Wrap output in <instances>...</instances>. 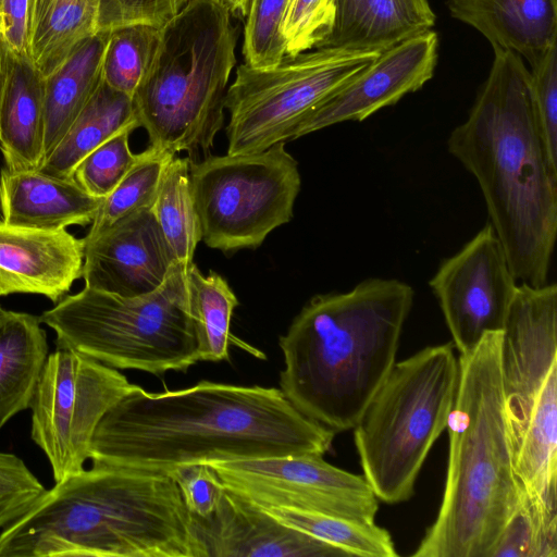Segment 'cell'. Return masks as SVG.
Here are the masks:
<instances>
[{"label": "cell", "mask_w": 557, "mask_h": 557, "mask_svg": "<svg viewBox=\"0 0 557 557\" xmlns=\"http://www.w3.org/2000/svg\"><path fill=\"white\" fill-rule=\"evenodd\" d=\"M334 436L280 388L200 381L151 393L138 385L100 421L89 459L169 473L180 465L324 455Z\"/></svg>", "instance_id": "1"}, {"label": "cell", "mask_w": 557, "mask_h": 557, "mask_svg": "<svg viewBox=\"0 0 557 557\" xmlns=\"http://www.w3.org/2000/svg\"><path fill=\"white\" fill-rule=\"evenodd\" d=\"M486 81L447 148L479 183L510 270L547 283L557 234V173L535 124L531 74L517 53L493 48Z\"/></svg>", "instance_id": "2"}, {"label": "cell", "mask_w": 557, "mask_h": 557, "mask_svg": "<svg viewBox=\"0 0 557 557\" xmlns=\"http://www.w3.org/2000/svg\"><path fill=\"white\" fill-rule=\"evenodd\" d=\"M0 557H201L166 472L95 466L46 490L0 532Z\"/></svg>", "instance_id": "3"}, {"label": "cell", "mask_w": 557, "mask_h": 557, "mask_svg": "<svg viewBox=\"0 0 557 557\" xmlns=\"http://www.w3.org/2000/svg\"><path fill=\"white\" fill-rule=\"evenodd\" d=\"M414 292L371 277L345 293L313 296L280 337V389L335 434L352 430L396 362Z\"/></svg>", "instance_id": "4"}, {"label": "cell", "mask_w": 557, "mask_h": 557, "mask_svg": "<svg viewBox=\"0 0 557 557\" xmlns=\"http://www.w3.org/2000/svg\"><path fill=\"white\" fill-rule=\"evenodd\" d=\"M502 332L459 355L449 412L448 462L441 507L414 557H488L518 508V480L502 389Z\"/></svg>", "instance_id": "5"}, {"label": "cell", "mask_w": 557, "mask_h": 557, "mask_svg": "<svg viewBox=\"0 0 557 557\" xmlns=\"http://www.w3.org/2000/svg\"><path fill=\"white\" fill-rule=\"evenodd\" d=\"M216 0H187L160 27L158 47L133 96L149 147L191 162L208 153L224 124L236 63V29Z\"/></svg>", "instance_id": "6"}, {"label": "cell", "mask_w": 557, "mask_h": 557, "mask_svg": "<svg viewBox=\"0 0 557 557\" xmlns=\"http://www.w3.org/2000/svg\"><path fill=\"white\" fill-rule=\"evenodd\" d=\"M502 389L515 472L557 525V286L518 285L502 331Z\"/></svg>", "instance_id": "7"}, {"label": "cell", "mask_w": 557, "mask_h": 557, "mask_svg": "<svg viewBox=\"0 0 557 557\" xmlns=\"http://www.w3.org/2000/svg\"><path fill=\"white\" fill-rule=\"evenodd\" d=\"M40 320L54 332L57 347L117 370L161 375L199 361L187 265L181 262L152 293L123 297L85 286Z\"/></svg>", "instance_id": "8"}, {"label": "cell", "mask_w": 557, "mask_h": 557, "mask_svg": "<svg viewBox=\"0 0 557 557\" xmlns=\"http://www.w3.org/2000/svg\"><path fill=\"white\" fill-rule=\"evenodd\" d=\"M453 343L395 362L354 428L362 474L379 500H409L426 457L446 430L458 384Z\"/></svg>", "instance_id": "9"}, {"label": "cell", "mask_w": 557, "mask_h": 557, "mask_svg": "<svg viewBox=\"0 0 557 557\" xmlns=\"http://www.w3.org/2000/svg\"><path fill=\"white\" fill-rule=\"evenodd\" d=\"M190 182L201 240L223 252L257 248L288 223L301 186L298 162L284 141L191 162Z\"/></svg>", "instance_id": "10"}, {"label": "cell", "mask_w": 557, "mask_h": 557, "mask_svg": "<svg viewBox=\"0 0 557 557\" xmlns=\"http://www.w3.org/2000/svg\"><path fill=\"white\" fill-rule=\"evenodd\" d=\"M381 52L314 48L285 55L274 67L258 70L245 63L227 88L224 106L227 153L260 152L290 140L301 119L347 83Z\"/></svg>", "instance_id": "11"}, {"label": "cell", "mask_w": 557, "mask_h": 557, "mask_svg": "<svg viewBox=\"0 0 557 557\" xmlns=\"http://www.w3.org/2000/svg\"><path fill=\"white\" fill-rule=\"evenodd\" d=\"M138 385L117 369L72 349L49 354L30 401V437L54 482L82 471L107 412Z\"/></svg>", "instance_id": "12"}, {"label": "cell", "mask_w": 557, "mask_h": 557, "mask_svg": "<svg viewBox=\"0 0 557 557\" xmlns=\"http://www.w3.org/2000/svg\"><path fill=\"white\" fill-rule=\"evenodd\" d=\"M220 480L258 505L290 507L360 522H374L379 498L363 474L320 454L210 463Z\"/></svg>", "instance_id": "13"}, {"label": "cell", "mask_w": 557, "mask_h": 557, "mask_svg": "<svg viewBox=\"0 0 557 557\" xmlns=\"http://www.w3.org/2000/svg\"><path fill=\"white\" fill-rule=\"evenodd\" d=\"M459 355L502 332L517 288L503 245L486 223L429 282Z\"/></svg>", "instance_id": "14"}, {"label": "cell", "mask_w": 557, "mask_h": 557, "mask_svg": "<svg viewBox=\"0 0 557 557\" xmlns=\"http://www.w3.org/2000/svg\"><path fill=\"white\" fill-rule=\"evenodd\" d=\"M437 47V34L430 29L385 49L310 110L295 127L290 139L337 123L362 121L420 89L433 76Z\"/></svg>", "instance_id": "15"}, {"label": "cell", "mask_w": 557, "mask_h": 557, "mask_svg": "<svg viewBox=\"0 0 557 557\" xmlns=\"http://www.w3.org/2000/svg\"><path fill=\"white\" fill-rule=\"evenodd\" d=\"M151 207L132 212L84 243L82 277L86 287L137 297L164 283L178 261Z\"/></svg>", "instance_id": "16"}, {"label": "cell", "mask_w": 557, "mask_h": 557, "mask_svg": "<svg viewBox=\"0 0 557 557\" xmlns=\"http://www.w3.org/2000/svg\"><path fill=\"white\" fill-rule=\"evenodd\" d=\"M193 517L201 557H349L341 548L285 525L224 483L212 515Z\"/></svg>", "instance_id": "17"}, {"label": "cell", "mask_w": 557, "mask_h": 557, "mask_svg": "<svg viewBox=\"0 0 557 557\" xmlns=\"http://www.w3.org/2000/svg\"><path fill=\"white\" fill-rule=\"evenodd\" d=\"M85 244L66 230L0 220V296L34 294L54 304L82 277Z\"/></svg>", "instance_id": "18"}, {"label": "cell", "mask_w": 557, "mask_h": 557, "mask_svg": "<svg viewBox=\"0 0 557 557\" xmlns=\"http://www.w3.org/2000/svg\"><path fill=\"white\" fill-rule=\"evenodd\" d=\"M102 199L87 194L72 177L7 168L0 173V210L8 224L41 230L84 226L92 222Z\"/></svg>", "instance_id": "19"}, {"label": "cell", "mask_w": 557, "mask_h": 557, "mask_svg": "<svg viewBox=\"0 0 557 557\" xmlns=\"http://www.w3.org/2000/svg\"><path fill=\"white\" fill-rule=\"evenodd\" d=\"M450 15L530 64L557 42V0H448Z\"/></svg>", "instance_id": "20"}, {"label": "cell", "mask_w": 557, "mask_h": 557, "mask_svg": "<svg viewBox=\"0 0 557 557\" xmlns=\"http://www.w3.org/2000/svg\"><path fill=\"white\" fill-rule=\"evenodd\" d=\"M435 20L428 0H336L332 32L317 48L382 52Z\"/></svg>", "instance_id": "21"}, {"label": "cell", "mask_w": 557, "mask_h": 557, "mask_svg": "<svg viewBox=\"0 0 557 557\" xmlns=\"http://www.w3.org/2000/svg\"><path fill=\"white\" fill-rule=\"evenodd\" d=\"M44 76L29 57L9 50L0 104V149L11 171L37 170L45 160Z\"/></svg>", "instance_id": "22"}, {"label": "cell", "mask_w": 557, "mask_h": 557, "mask_svg": "<svg viewBox=\"0 0 557 557\" xmlns=\"http://www.w3.org/2000/svg\"><path fill=\"white\" fill-rule=\"evenodd\" d=\"M109 35L110 30L97 32L88 37L64 63L44 77L45 160L101 83L102 61Z\"/></svg>", "instance_id": "23"}, {"label": "cell", "mask_w": 557, "mask_h": 557, "mask_svg": "<svg viewBox=\"0 0 557 557\" xmlns=\"http://www.w3.org/2000/svg\"><path fill=\"white\" fill-rule=\"evenodd\" d=\"M40 317L5 310L0 318V429L29 409L49 355Z\"/></svg>", "instance_id": "24"}, {"label": "cell", "mask_w": 557, "mask_h": 557, "mask_svg": "<svg viewBox=\"0 0 557 557\" xmlns=\"http://www.w3.org/2000/svg\"><path fill=\"white\" fill-rule=\"evenodd\" d=\"M137 127L140 122L133 99L101 81L64 137L37 170L60 178L71 177L76 165L94 149L122 129Z\"/></svg>", "instance_id": "25"}, {"label": "cell", "mask_w": 557, "mask_h": 557, "mask_svg": "<svg viewBox=\"0 0 557 557\" xmlns=\"http://www.w3.org/2000/svg\"><path fill=\"white\" fill-rule=\"evenodd\" d=\"M96 33L92 0H32L28 54L44 77Z\"/></svg>", "instance_id": "26"}, {"label": "cell", "mask_w": 557, "mask_h": 557, "mask_svg": "<svg viewBox=\"0 0 557 557\" xmlns=\"http://www.w3.org/2000/svg\"><path fill=\"white\" fill-rule=\"evenodd\" d=\"M187 278L199 361L228 360L235 294L221 275H203L194 262L187 265Z\"/></svg>", "instance_id": "27"}, {"label": "cell", "mask_w": 557, "mask_h": 557, "mask_svg": "<svg viewBox=\"0 0 557 557\" xmlns=\"http://www.w3.org/2000/svg\"><path fill=\"white\" fill-rule=\"evenodd\" d=\"M190 159L172 157L168 162L152 205L153 214L176 260L183 264L193 262L201 240L191 182Z\"/></svg>", "instance_id": "28"}, {"label": "cell", "mask_w": 557, "mask_h": 557, "mask_svg": "<svg viewBox=\"0 0 557 557\" xmlns=\"http://www.w3.org/2000/svg\"><path fill=\"white\" fill-rule=\"evenodd\" d=\"M258 506L285 525L341 548L349 557L398 555L388 531L375 522H360L283 506Z\"/></svg>", "instance_id": "29"}, {"label": "cell", "mask_w": 557, "mask_h": 557, "mask_svg": "<svg viewBox=\"0 0 557 557\" xmlns=\"http://www.w3.org/2000/svg\"><path fill=\"white\" fill-rule=\"evenodd\" d=\"M138 159L117 186L102 199L84 243L145 207H151L158 194L163 171L172 154L151 147L138 153Z\"/></svg>", "instance_id": "30"}, {"label": "cell", "mask_w": 557, "mask_h": 557, "mask_svg": "<svg viewBox=\"0 0 557 557\" xmlns=\"http://www.w3.org/2000/svg\"><path fill=\"white\" fill-rule=\"evenodd\" d=\"M159 36V27L146 24L110 30L102 61V81L133 99L152 62Z\"/></svg>", "instance_id": "31"}, {"label": "cell", "mask_w": 557, "mask_h": 557, "mask_svg": "<svg viewBox=\"0 0 557 557\" xmlns=\"http://www.w3.org/2000/svg\"><path fill=\"white\" fill-rule=\"evenodd\" d=\"M488 557H557V527L541 517L524 488Z\"/></svg>", "instance_id": "32"}, {"label": "cell", "mask_w": 557, "mask_h": 557, "mask_svg": "<svg viewBox=\"0 0 557 557\" xmlns=\"http://www.w3.org/2000/svg\"><path fill=\"white\" fill-rule=\"evenodd\" d=\"M288 0H250L244 32L245 64L258 70L282 62L285 40L281 33Z\"/></svg>", "instance_id": "33"}, {"label": "cell", "mask_w": 557, "mask_h": 557, "mask_svg": "<svg viewBox=\"0 0 557 557\" xmlns=\"http://www.w3.org/2000/svg\"><path fill=\"white\" fill-rule=\"evenodd\" d=\"M133 128H124L88 153L71 177L90 196L107 197L132 169L138 153L129 149Z\"/></svg>", "instance_id": "34"}, {"label": "cell", "mask_w": 557, "mask_h": 557, "mask_svg": "<svg viewBox=\"0 0 557 557\" xmlns=\"http://www.w3.org/2000/svg\"><path fill=\"white\" fill-rule=\"evenodd\" d=\"M530 65L535 124L547 162L557 173V42Z\"/></svg>", "instance_id": "35"}, {"label": "cell", "mask_w": 557, "mask_h": 557, "mask_svg": "<svg viewBox=\"0 0 557 557\" xmlns=\"http://www.w3.org/2000/svg\"><path fill=\"white\" fill-rule=\"evenodd\" d=\"M335 15L336 0H288L281 27L286 55L317 48L332 32Z\"/></svg>", "instance_id": "36"}, {"label": "cell", "mask_w": 557, "mask_h": 557, "mask_svg": "<svg viewBox=\"0 0 557 557\" xmlns=\"http://www.w3.org/2000/svg\"><path fill=\"white\" fill-rule=\"evenodd\" d=\"M46 490L22 458L0 450V529L28 511Z\"/></svg>", "instance_id": "37"}, {"label": "cell", "mask_w": 557, "mask_h": 557, "mask_svg": "<svg viewBox=\"0 0 557 557\" xmlns=\"http://www.w3.org/2000/svg\"><path fill=\"white\" fill-rule=\"evenodd\" d=\"M97 32L146 24L161 27L187 0H92Z\"/></svg>", "instance_id": "38"}, {"label": "cell", "mask_w": 557, "mask_h": 557, "mask_svg": "<svg viewBox=\"0 0 557 557\" xmlns=\"http://www.w3.org/2000/svg\"><path fill=\"white\" fill-rule=\"evenodd\" d=\"M169 474L176 482L190 513L200 518L212 515L221 499L223 483L210 465H180Z\"/></svg>", "instance_id": "39"}, {"label": "cell", "mask_w": 557, "mask_h": 557, "mask_svg": "<svg viewBox=\"0 0 557 557\" xmlns=\"http://www.w3.org/2000/svg\"><path fill=\"white\" fill-rule=\"evenodd\" d=\"M32 0H0V36L16 55L28 54Z\"/></svg>", "instance_id": "40"}, {"label": "cell", "mask_w": 557, "mask_h": 557, "mask_svg": "<svg viewBox=\"0 0 557 557\" xmlns=\"http://www.w3.org/2000/svg\"><path fill=\"white\" fill-rule=\"evenodd\" d=\"M9 48L0 36V104L8 74Z\"/></svg>", "instance_id": "41"}, {"label": "cell", "mask_w": 557, "mask_h": 557, "mask_svg": "<svg viewBox=\"0 0 557 557\" xmlns=\"http://www.w3.org/2000/svg\"><path fill=\"white\" fill-rule=\"evenodd\" d=\"M224 5L231 14L245 16L248 13L250 0H216Z\"/></svg>", "instance_id": "42"}, {"label": "cell", "mask_w": 557, "mask_h": 557, "mask_svg": "<svg viewBox=\"0 0 557 557\" xmlns=\"http://www.w3.org/2000/svg\"><path fill=\"white\" fill-rule=\"evenodd\" d=\"M4 309L0 306V318L2 317V314L4 313Z\"/></svg>", "instance_id": "43"}]
</instances>
